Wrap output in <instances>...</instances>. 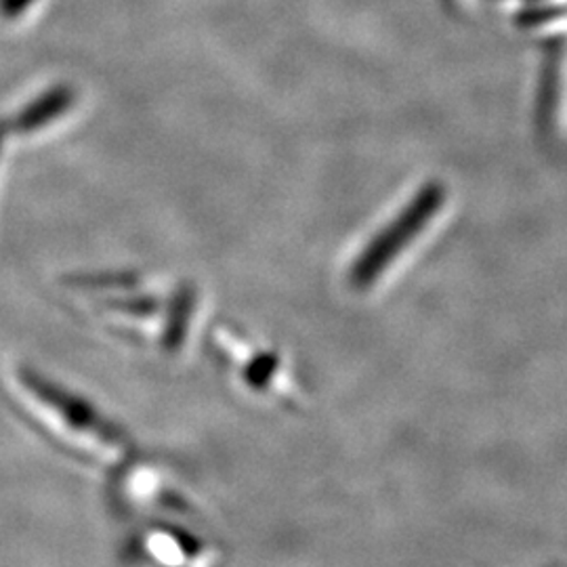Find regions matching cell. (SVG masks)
Here are the masks:
<instances>
[{
  "label": "cell",
  "instance_id": "6da1fadb",
  "mask_svg": "<svg viewBox=\"0 0 567 567\" xmlns=\"http://www.w3.org/2000/svg\"><path fill=\"white\" fill-rule=\"evenodd\" d=\"M444 198L446 192L440 183L426 185L419 196H414L404 213L368 244V248L358 257L351 269L353 286L365 288L374 282L389 261L431 221V217H435Z\"/></svg>",
  "mask_w": 567,
  "mask_h": 567
}]
</instances>
